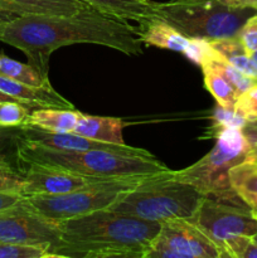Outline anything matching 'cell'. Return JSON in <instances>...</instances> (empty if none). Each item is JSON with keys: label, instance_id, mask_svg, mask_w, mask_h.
I'll return each instance as SVG.
<instances>
[{"label": "cell", "instance_id": "cell-1", "mask_svg": "<svg viewBox=\"0 0 257 258\" xmlns=\"http://www.w3.org/2000/svg\"><path fill=\"white\" fill-rule=\"evenodd\" d=\"M0 42L22 50L44 77L52 53L67 45L87 43L127 55L144 53L138 28L95 8L72 15H17L0 30Z\"/></svg>", "mask_w": 257, "mask_h": 258}, {"label": "cell", "instance_id": "cell-2", "mask_svg": "<svg viewBox=\"0 0 257 258\" xmlns=\"http://www.w3.org/2000/svg\"><path fill=\"white\" fill-rule=\"evenodd\" d=\"M160 226L108 209L91 212L58 223L49 258H145Z\"/></svg>", "mask_w": 257, "mask_h": 258}, {"label": "cell", "instance_id": "cell-3", "mask_svg": "<svg viewBox=\"0 0 257 258\" xmlns=\"http://www.w3.org/2000/svg\"><path fill=\"white\" fill-rule=\"evenodd\" d=\"M17 160L22 166L38 165L101 179L144 176L170 170L155 156H138L112 150H60L19 138Z\"/></svg>", "mask_w": 257, "mask_h": 258}, {"label": "cell", "instance_id": "cell-4", "mask_svg": "<svg viewBox=\"0 0 257 258\" xmlns=\"http://www.w3.org/2000/svg\"><path fill=\"white\" fill-rule=\"evenodd\" d=\"M204 197L193 185L178 180L173 170H168L146 176L107 209L113 213L161 223L170 219H189Z\"/></svg>", "mask_w": 257, "mask_h": 258}, {"label": "cell", "instance_id": "cell-5", "mask_svg": "<svg viewBox=\"0 0 257 258\" xmlns=\"http://www.w3.org/2000/svg\"><path fill=\"white\" fill-rule=\"evenodd\" d=\"M156 19H161L188 38L208 42L237 37L253 8L233 7L229 0H169L155 3Z\"/></svg>", "mask_w": 257, "mask_h": 258}, {"label": "cell", "instance_id": "cell-6", "mask_svg": "<svg viewBox=\"0 0 257 258\" xmlns=\"http://www.w3.org/2000/svg\"><path fill=\"white\" fill-rule=\"evenodd\" d=\"M214 138L216 145L207 155L183 170L174 171V176L209 198L234 206H246L232 189L228 171L232 166L249 160L251 144L243 130L238 127L223 128Z\"/></svg>", "mask_w": 257, "mask_h": 258}, {"label": "cell", "instance_id": "cell-7", "mask_svg": "<svg viewBox=\"0 0 257 258\" xmlns=\"http://www.w3.org/2000/svg\"><path fill=\"white\" fill-rule=\"evenodd\" d=\"M146 176L149 175L102 179L70 193L24 197V202L44 218L59 223L91 212L107 209L125 191L135 188Z\"/></svg>", "mask_w": 257, "mask_h": 258}, {"label": "cell", "instance_id": "cell-8", "mask_svg": "<svg viewBox=\"0 0 257 258\" xmlns=\"http://www.w3.org/2000/svg\"><path fill=\"white\" fill-rule=\"evenodd\" d=\"M189 221L212 241L221 258H226L231 242L241 236L251 237L257 232V219L248 207L224 203L209 197H204Z\"/></svg>", "mask_w": 257, "mask_h": 258}, {"label": "cell", "instance_id": "cell-9", "mask_svg": "<svg viewBox=\"0 0 257 258\" xmlns=\"http://www.w3.org/2000/svg\"><path fill=\"white\" fill-rule=\"evenodd\" d=\"M145 258H221L217 247L189 219L161 222Z\"/></svg>", "mask_w": 257, "mask_h": 258}, {"label": "cell", "instance_id": "cell-10", "mask_svg": "<svg viewBox=\"0 0 257 258\" xmlns=\"http://www.w3.org/2000/svg\"><path fill=\"white\" fill-rule=\"evenodd\" d=\"M59 238L58 223L33 211L24 199L17 206L0 212V242L53 246Z\"/></svg>", "mask_w": 257, "mask_h": 258}, {"label": "cell", "instance_id": "cell-11", "mask_svg": "<svg viewBox=\"0 0 257 258\" xmlns=\"http://www.w3.org/2000/svg\"><path fill=\"white\" fill-rule=\"evenodd\" d=\"M23 168L24 170L20 176L23 179L22 194L24 197L70 193L88 184L102 180L101 178L71 173L60 169L47 168V166L27 165Z\"/></svg>", "mask_w": 257, "mask_h": 258}, {"label": "cell", "instance_id": "cell-12", "mask_svg": "<svg viewBox=\"0 0 257 258\" xmlns=\"http://www.w3.org/2000/svg\"><path fill=\"white\" fill-rule=\"evenodd\" d=\"M23 135L20 136L29 143L38 144L50 149H60V150H112L118 153H126L130 155L138 156H153V154L148 150L139 148H133L127 145H113V144L101 143V141L92 140L85 138L75 133H50V131L42 130V128L33 127V126H23Z\"/></svg>", "mask_w": 257, "mask_h": 258}, {"label": "cell", "instance_id": "cell-13", "mask_svg": "<svg viewBox=\"0 0 257 258\" xmlns=\"http://www.w3.org/2000/svg\"><path fill=\"white\" fill-rule=\"evenodd\" d=\"M0 92L10 96L18 102H22L29 107H53V108H71L75 106L60 96L54 88L35 87L18 82L9 77L0 75Z\"/></svg>", "mask_w": 257, "mask_h": 258}, {"label": "cell", "instance_id": "cell-14", "mask_svg": "<svg viewBox=\"0 0 257 258\" xmlns=\"http://www.w3.org/2000/svg\"><path fill=\"white\" fill-rule=\"evenodd\" d=\"M88 8L81 0H0V9L17 15H72Z\"/></svg>", "mask_w": 257, "mask_h": 258}, {"label": "cell", "instance_id": "cell-15", "mask_svg": "<svg viewBox=\"0 0 257 258\" xmlns=\"http://www.w3.org/2000/svg\"><path fill=\"white\" fill-rule=\"evenodd\" d=\"M90 7L122 20H131L139 25L156 19L155 3L153 0H81Z\"/></svg>", "mask_w": 257, "mask_h": 258}, {"label": "cell", "instance_id": "cell-16", "mask_svg": "<svg viewBox=\"0 0 257 258\" xmlns=\"http://www.w3.org/2000/svg\"><path fill=\"white\" fill-rule=\"evenodd\" d=\"M125 122L117 117L92 116L81 112L73 133L92 140L113 145H126L122 138Z\"/></svg>", "mask_w": 257, "mask_h": 258}, {"label": "cell", "instance_id": "cell-17", "mask_svg": "<svg viewBox=\"0 0 257 258\" xmlns=\"http://www.w3.org/2000/svg\"><path fill=\"white\" fill-rule=\"evenodd\" d=\"M138 30L139 37L144 44L153 45L160 49L183 53L189 42L186 35L161 19H153L140 24Z\"/></svg>", "mask_w": 257, "mask_h": 258}, {"label": "cell", "instance_id": "cell-18", "mask_svg": "<svg viewBox=\"0 0 257 258\" xmlns=\"http://www.w3.org/2000/svg\"><path fill=\"white\" fill-rule=\"evenodd\" d=\"M80 115V111L75 108L39 107L29 113L23 126H33L50 133H73Z\"/></svg>", "mask_w": 257, "mask_h": 258}, {"label": "cell", "instance_id": "cell-19", "mask_svg": "<svg viewBox=\"0 0 257 258\" xmlns=\"http://www.w3.org/2000/svg\"><path fill=\"white\" fill-rule=\"evenodd\" d=\"M229 183L239 199L257 218V163L246 160L232 166L228 171Z\"/></svg>", "mask_w": 257, "mask_h": 258}, {"label": "cell", "instance_id": "cell-20", "mask_svg": "<svg viewBox=\"0 0 257 258\" xmlns=\"http://www.w3.org/2000/svg\"><path fill=\"white\" fill-rule=\"evenodd\" d=\"M211 45L227 63L238 70L247 77L257 81V64L246 53L238 38H224V39L211 40Z\"/></svg>", "mask_w": 257, "mask_h": 258}, {"label": "cell", "instance_id": "cell-21", "mask_svg": "<svg viewBox=\"0 0 257 258\" xmlns=\"http://www.w3.org/2000/svg\"><path fill=\"white\" fill-rule=\"evenodd\" d=\"M201 68L203 71L204 86L214 97L217 105L226 110H234L238 95L227 78L208 62L203 63Z\"/></svg>", "mask_w": 257, "mask_h": 258}, {"label": "cell", "instance_id": "cell-22", "mask_svg": "<svg viewBox=\"0 0 257 258\" xmlns=\"http://www.w3.org/2000/svg\"><path fill=\"white\" fill-rule=\"evenodd\" d=\"M0 75L9 77L18 82L35 87H50L49 78L40 75L29 63L18 62L4 54H0Z\"/></svg>", "mask_w": 257, "mask_h": 258}, {"label": "cell", "instance_id": "cell-23", "mask_svg": "<svg viewBox=\"0 0 257 258\" xmlns=\"http://www.w3.org/2000/svg\"><path fill=\"white\" fill-rule=\"evenodd\" d=\"M0 258H49V246L0 242Z\"/></svg>", "mask_w": 257, "mask_h": 258}, {"label": "cell", "instance_id": "cell-24", "mask_svg": "<svg viewBox=\"0 0 257 258\" xmlns=\"http://www.w3.org/2000/svg\"><path fill=\"white\" fill-rule=\"evenodd\" d=\"M29 116V106L18 101L0 102V127H22Z\"/></svg>", "mask_w": 257, "mask_h": 258}, {"label": "cell", "instance_id": "cell-25", "mask_svg": "<svg viewBox=\"0 0 257 258\" xmlns=\"http://www.w3.org/2000/svg\"><path fill=\"white\" fill-rule=\"evenodd\" d=\"M212 120H213V125H212V134L213 135H216L223 128H243L247 125L246 118L242 117L238 112H236L234 110H226V108H222L221 106L217 107L216 112L212 116Z\"/></svg>", "mask_w": 257, "mask_h": 258}, {"label": "cell", "instance_id": "cell-26", "mask_svg": "<svg viewBox=\"0 0 257 258\" xmlns=\"http://www.w3.org/2000/svg\"><path fill=\"white\" fill-rule=\"evenodd\" d=\"M234 111L246 118L247 122L257 121V85L238 96Z\"/></svg>", "mask_w": 257, "mask_h": 258}, {"label": "cell", "instance_id": "cell-27", "mask_svg": "<svg viewBox=\"0 0 257 258\" xmlns=\"http://www.w3.org/2000/svg\"><path fill=\"white\" fill-rule=\"evenodd\" d=\"M212 52H213V47L208 40L202 39V38H189V42L184 49L183 54L189 60L201 67L211 57Z\"/></svg>", "mask_w": 257, "mask_h": 258}, {"label": "cell", "instance_id": "cell-28", "mask_svg": "<svg viewBox=\"0 0 257 258\" xmlns=\"http://www.w3.org/2000/svg\"><path fill=\"white\" fill-rule=\"evenodd\" d=\"M237 38L249 57L257 52V13L244 22Z\"/></svg>", "mask_w": 257, "mask_h": 258}, {"label": "cell", "instance_id": "cell-29", "mask_svg": "<svg viewBox=\"0 0 257 258\" xmlns=\"http://www.w3.org/2000/svg\"><path fill=\"white\" fill-rule=\"evenodd\" d=\"M23 179L20 174L15 173L13 168L0 166V190H15L22 193Z\"/></svg>", "mask_w": 257, "mask_h": 258}, {"label": "cell", "instance_id": "cell-30", "mask_svg": "<svg viewBox=\"0 0 257 258\" xmlns=\"http://www.w3.org/2000/svg\"><path fill=\"white\" fill-rule=\"evenodd\" d=\"M23 199H24V196L20 191L0 190V212L17 206Z\"/></svg>", "mask_w": 257, "mask_h": 258}, {"label": "cell", "instance_id": "cell-31", "mask_svg": "<svg viewBox=\"0 0 257 258\" xmlns=\"http://www.w3.org/2000/svg\"><path fill=\"white\" fill-rule=\"evenodd\" d=\"M243 133L246 135L247 140L249 141L251 145H254L257 144V121H253V122H247V125L244 126Z\"/></svg>", "mask_w": 257, "mask_h": 258}, {"label": "cell", "instance_id": "cell-32", "mask_svg": "<svg viewBox=\"0 0 257 258\" xmlns=\"http://www.w3.org/2000/svg\"><path fill=\"white\" fill-rule=\"evenodd\" d=\"M233 7L238 8H253L257 10V0H229Z\"/></svg>", "mask_w": 257, "mask_h": 258}, {"label": "cell", "instance_id": "cell-33", "mask_svg": "<svg viewBox=\"0 0 257 258\" xmlns=\"http://www.w3.org/2000/svg\"><path fill=\"white\" fill-rule=\"evenodd\" d=\"M15 17H17V14H14V13H10V12H7V10L0 9V30H2L3 28L10 22V20L14 19Z\"/></svg>", "mask_w": 257, "mask_h": 258}, {"label": "cell", "instance_id": "cell-34", "mask_svg": "<svg viewBox=\"0 0 257 258\" xmlns=\"http://www.w3.org/2000/svg\"><path fill=\"white\" fill-rule=\"evenodd\" d=\"M251 154H249V160H253L257 163V144L251 145Z\"/></svg>", "mask_w": 257, "mask_h": 258}, {"label": "cell", "instance_id": "cell-35", "mask_svg": "<svg viewBox=\"0 0 257 258\" xmlns=\"http://www.w3.org/2000/svg\"><path fill=\"white\" fill-rule=\"evenodd\" d=\"M5 101H17V100H14V98L10 97V96L5 95V93L0 92V102H5Z\"/></svg>", "mask_w": 257, "mask_h": 258}, {"label": "cell", "instance_id": "cell-36", "mask_svg": "<svg viewBox=\"0 0 257 258\" xmlns=\"http://www.w3.org/2000/svg\"><path fill=\"white\" fill-rule=\"evenodd\" d=\"M0 166H3V168H10V164L3 156H0Z\"/></svg>", "mask_w": 257, "mask_h": 258}, {"label": "cell", "instance_id": "cell-37", "mask_svg": "<svg viewBox=\"0 0 257 258\" xmlns=\"http://www.w3.org/2000/svg\"><path fill=\"white\" fill-rule=\"evenodd\" d=\"M251 58H252V59H253V62L256 63V64H257V52H256V53H253V54L251 55Z\"/></svg>", "mask_w": 257, "mask_h": 258}, {"label": "cell", "instance_id": "cell-38", "mask_svg": "<svg viewBox=\"0 0 257 258\" xmlns=\"http://www.w3.org/2000/svg\"><path fill=\"white\" fill-rule=\"evenodd\" d=\"M251 239H252V241L254 242V243L257 244V232H256V233L253 234V236H251Z\"/></svg>", "mask_w": 257, "mask_h": 258}, {"label": "cell", "instance_id": "cell-39", "mask_svg": "<svg viewBox=\"0 0 257 258\" xmlns=\"http://www.w3.org/2000/svg\"><path fill=\"white\" fill-rule=\"evenodd\" d=\"M256 219H257V218H256Z\"/></svg>", "mask_w": 257, "mask_h": 258}]
</instances>
